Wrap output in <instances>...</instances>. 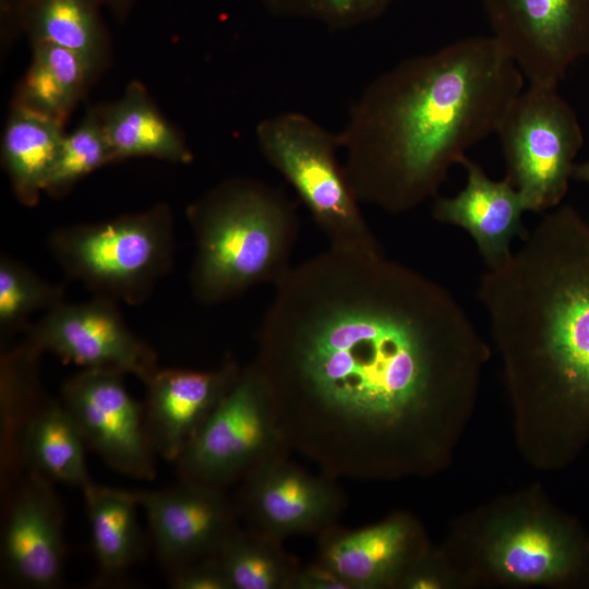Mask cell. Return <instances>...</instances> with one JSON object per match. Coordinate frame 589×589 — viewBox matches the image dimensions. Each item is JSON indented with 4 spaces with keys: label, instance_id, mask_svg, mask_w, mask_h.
Listing matches in <instances>:
<instances>
[{
    "label": "cell",
    "instance_id": "1",
    "mask_svg": "<svg viewBox=\"0 0 589 589\" xmlns=\"http://www.w3.org/2000/svg\"><path fill=\"white\" fill-rule=\"evenodd\" d=\"M252 363L291 450L334 479L384 472L481 342L443 285L382 249L329 247L275 286Z\"/></svg>",
    "mask_w": 589,
    "mask_h": 589
},
{
    "label": "cell",
    "instance_id": "2",
    "mask_svg": "<svg viewBox=\"0 0 589 589\" xmlns=\"http://www.w3.org/2000/svg\"><path fill=\"white\" fill-rule=\"evenodd\" d=\"M524 89L496 39L470 36L376 76L337 134L359 201L409 212L434 196L449 169L492 134Z\"/></svg>",
    "mask_w": 589,
    "mask_h": 589
},
{
    "label": "cell",
    "instance_id": "3",
    "mask_svg": "<svg viewBox=\"0 0 589 589\" xmlns=\"http://www.w3.org/2000/svg\"><path fill=\"white\" fill-rule=\"evenodd\" d=\"M478 298L514 368L589 420V224L553 208L502 266L481 277Z\"/></svg>",
    "mask_w": 589,
    "mask_h": 589
},
{
    "label": "cell",
    "instance_id": "4",
    "mask_svg": "<svg viewBox=\"0 0 589 589\" xmlns=\"http://www.w3.org/2000/svg\"><path fill=\"white\" fill-rule=\"evenodd\" d=\"M195 252L189 274L194 299L215 305L250 288L278 284L292 268L298 215L280 189L237 177L187 207Z\"/></svg>",
    "mask_w": 589,
    "mask_h": 589
},
{
    "label": "cell",
    "instance_id": "5",
    "mask_svg": "<svg viewBox=\"0 0 589 589\" xmlns=\"http://www.w3.org/2000/svg\"><path fill=\"white\" fill-rule=\"evenodd\" d=\"M171 208L163 203L112 219L52 231L48 249L64 274L130 305L144 303L175 260Z\"/></svg>",
    "mask_w": 589,
    "mask_h": 589
},
{
    "label": "cell",
    "instance_id": "6",
    "mask_svg": "<svg viewBox=\"0 0 589 589\" xmlns=\"http://www.w3.org/2000/svg\"><path fill=\"white\" fill-rule=\"evenodd\" d=\"M255 137L267 163L297 192L329 247L381 249L337 159V134L304 113L286 111L260 121Z\"/></svg>",
    "mask_w": 589,
    "mask_h": 589
},
{
    "label": "cell",
    "instance_id": "7",
    "mask_svg": "<svg viewBox=\"0 0 589 589\" xmlns=\"http://www.w3.org/2000/svg\"><path fill=\"white\" fill-rule=\"evenodd\" d=\"M496 134L505 178L519 192L526 211L557 207L584 143L578 118L557 86L529 84L512 103Z\"/></svg>",
    "mask_w": 589,
    "mask_h": 589
},
{
    "label": "cell",
    "instance_id": "8",
    "mask_svg": "<svg viewBox=\"0 0 589 589\" xmlns=\"http://www.w3.org/2000/svg\"><path fill=\"white\" fill-rule=\"evenodd\" d=\"M290 453L268 389L251 362L176 465L179 478L225 490Z\"/></svg>",
    "mask_w": 589,
    "mask_h": 589
},
{
    "label": "cell",
    "instance_id": "9",
    "mask_svg": "<svg viewBox=\"0 0 589 589\" xmlns=\"http://www.w3.org/2000/svg\"><path fill=\"white\" fill-rule=\"evenodd\" d=\"M492 36L529 84L557 86L589 56V0H480Z\"/></svg>",
    "mask_w": 589,
    "mask_h": 589
},
{
    "label": "cell",
    "instance_id": "10",
    "mask_svg": "<svg viewBox=\"0 0 589 589\" xmlns=\"http://www.w3.org/2000/svg\"><path fill=\"white\" fill-rule=\"evenodd\" d=\"M117 303L100 296L63 301L29 326L26 339L64 363L113 369L146 383L158 369L156 352L129 328Z\"/></svg>",
    "mask_w": 589,
    "mask_h": 589
},
{
    "label": "cell",
    "instance_id": "11",
    "mask_svg": "<svg viewBox=\"0 0 589 589\" xmlns=\"http://www.w3.org/2000/svg\"><path fill=\"white\" fill-rule=\"evenodd\" d=\"M113 369H83L62 385V402L86 445L123 474L155 477V452L144 424V405L129 393Z\"/></svg>",
    "mask_w": 589,
    "mask_h": 589
},
{
    "label": "cell",
    "instance_id": "12",
    "mask_svg": "<svg viewBox=\"0 0 589 589\" xmlns=\"http://www.w3.org/2000/svg\"><path fill=\"white\" fill-rule=\"evenodd\" d=\"M235 504L247 527L285 541L316 537L336 525L347 502L337 479L312 473L285 456L248 473Z\"/></svg>",
    "mask_w": 589,
    "mask_h": 589
},
{
    "label": "cell",
    "instance_id": "13",
    "mask_svg": "<svg viewBox=\"0 0 589 589\" xmlns=\"http://www.w3.org/2000/svg\"><path fill=\"white\" fill-rule=\"evenodd\" d=\"M160 563L171 570L217 554L238 527L236 504L216 489L179 478L169 488L134 492Z\"/></svg>",
    "mask_w": 589,
    "mask_h": 589
},
{
    "label": "cell",
    "instance_id": "14",
    "mask_svg": "<svg viewBox=\"0 0 589 589\" xmlns=\"http://www.w3.org/2000/svg\"><path fill=\"white\" fill-rule=\"evenodd\" d=\"M64 556L63 512L52 481L28 470L13 493L4 519V576L24 588H56L62 580Z\"/></svg>",
    "mask_w": 589,
    "mask_h": 589
},
{
    "label": "cell",
    "instance_id": "15",
    "mask_svg": "<svg viewBox=\"0 0 589 589\" xmlns=\"http://www.w3.org/2000/svg\"><path fill=\"white\" fill-rule=\"evenodd\" d=\"M241 370L232 356L206 371L158 368L144 383V424L154 452L176 464Z\"/></svg>",
    "mask_w": 589,
    "mask_h": 589
},
{
    "label": "cell",
    "instance_id": "16",
    "mask_svg": "<svg viewBox=\"0 0 589 589\" xmlns=\"http://www.w3.org/2000/svg\"><path fill=\"white\" fill-rule=\"evenodd\" d=\"M416 536L412 522L401 515L359 529L336 524L316 536L315 561L349 589L389 587L419 558L413 557Z\"/></svg>",
    "mask_w": 589,
    "mask_h": 589
},
{
    "label": "cell",
    "instance_id": "17",
    "mask_svg": "<svg viewBox=\"0 0 589 589\" xmlns=\"http://www.w3.org/2000/svg\"><path fill=\"white\" fill-rule=\"evenodd\" d=\"M460 165L466 170V185L452 197H437L432 216L440 223L458 226L473 239L488 269L505 264L513 252L515 238L522 241L529 231L522 223L527 212L516 188L504 178L494 180L467 156Z\"/></svg>",
    "mask_w": 589,
    "mask_h": 589
},
{
    "label": "cell",
    "instance_id": "18",
    "mask_svg": "<svg viewBox=\"0 0 589 589\" xmlns=\"http://www.w3.org/2000/svg\"><path fill=\"white\" fill-rule=\"evenodd\" d=\"M491 567L507 580L539 584L565 580L585 567L586 544L565 525L519 519L495 531L488 545Z\"/></svg>",
    "mask_w": 589,
    "mask_h": 589
},
{
    "label": "cell",
    "instance_id": "19",
    "mask_svg": "<svg viewBox=\"0 0 589 589\" xmlns=\"http://www.w3.org/2000/svg\"><path fill=\"white\" fill-rule=\"evenodd\" d=\"M85 446L63 402L41 398L20 430L15 460L51 481L82 491L93 482L86 467Z\"/></svg>",
    "mask_w": 589,
    "mask_h": 589
},
{
    "label": "cell",
    "instance_id": "20",
    "mask_svg": "<svg viewBox=\"0 0 589 589\" xmlns=\"http://www.w3.org/2000/svg\"><path fill=\"white\" fill-rule=\"evenodd\" d=\"M100 110L117 161L153 157L187 165L193 160L185 140L161 115L142 83L131 82L118 100L101 106Z\"/></svg>",
    "mask_w": 589,
    "mask_h": 589
},
{
    "label": "cell",
    "instance_id": "21",
    "mask_svg": "<svg viewBox=\"0 0 589 589\" xmlns=\"http://www.w3.org/2000/svg\"><path fill=\"white\" fill-rule=\"evenodd\" d=\"M63 122L14 104L7 121L1 157L16 199L38 203L58 159L65 133Z\"/></svg>",
    "mask_w": 589,
    "mask_h": 589
},
{
    "label": "cell",
    "instance_id": "22",
    "mask_svg": "<svg viewBox=\"0 0 589 589\" xmlns=\"http://www.w3.org/2000/svg\"><path fill=\"white\" fill-rule=\"evenodd\" d=\"M98 580H117L143 553L134 492L91 482L82 490Z\"/></svg>",
    "mask_w": 589,
    "mask_h": 589
},
{
    "label": "cell",
    "instance_id": "23",
    "mask_svg": "<svg viewBox=\"0 0 589 589\" xmlns=\"http://www.w3.org/2000/svg\"><path fill=\"white\" fill-rule=\"evenodd\" d=\"M32 48V61L14 104L63 122L98 68L62 47L34 43Z\"/></svg>",
    "mask_w": 589,
    "mask_h": 589
},
{
    "label": "cell",
    "instance_id": "24",
    "mask_svg": "<svg viewBox=\"0 0 589 589\" xmlns=\"http://www.w3.org/2000/svg\"><path fill=\"white\" fill-rule=\"evenodd\" d=\"M101 0H25L21 22L31 43L74 51L97 68L106 53V37L98 12Z\"/></svg>",
    "mask_w": 589,
    "mask_h": 589
},
{
    "label": "cell",
    "instance_id": "25",
    "mask_svg": "<svg viewBox=\"0 0 589 589\" xmlns=\"http://www.w3.org/2000/svg\"><path fill=\"white\" fill-rule=\"evenodd\" d=\"M231 589H290L300 562L277 540L237 527L216 554Z\"/></svg>",
    "mask_w": 589,
    "mask_h": 589
},
{
    "label": "cell",
    "instance_id": "26",
    "mask_svg": "<svg viewBox=\"0 0 589 589\" xmlns=\"http://www.w3.org/2000/svg\"><path fill=\"white\" fill-rule=\"evenodd\" d=\"M41 352L27 339L1 357L2 464L16 465L15 444L26 418L40 401L37 363Z\"/></svg>",
    "mask_w": 589,
    "mask_h": 589
},
{
    "label": "cell",
    "instance_id": "27",
    "mask_svg": "<svg viewBox=\"0 0 589 589\" xmlns=\"http://www.w3.org/2000/svg\"><path fill=\"white\" fill-rule=\"evenodd\" d=\"M64 288L38 276L21 262L0 257V337L5 341L29 328L28 320L64 301Z\"/></svg>",
    "mask_w": 589,
    "mask_h": 589
},
{
    "label": "cell",
    "instance_id": "28",
    "mask_svg": "<svg viewBox=\"0 0 589 589\" xmlns=\"http://www.w3.org/2000/svg\"><path fill=\"white\" fill-rule=\"evenodd\" d=\"M117 161L107 141L100 107L91 108L62 141L58 159L44 192L60 197L94 170Z\"/></svg>",
    "mask_w": 589,
    "mask_h": 589
},
{
    "label": "cell",
    "instance_id": "29",
    "mask_svg": "<svg viewBox=\"0 0 589 589\" xmlns=\"http://www.w3.org/2000/svg\"><path fill=\"white\" fill-rule=\"evenodd\" d=\"M277 15L318 21L348 28L381 16L395 0H260Z\"/></svg>",
    "mask_w": 589,
    "mask_h": 589
},
{
    "label": "cell",
    "instance_id": "30",
    "mask_svg": "<svg viewBox=\"0 0 589 589\" xmlns=\"http://www.w3.org/2000/svg\"><path fill=\"white\" fill-rule=\"evenodd\" d=\"M169 585L176 589H231L225 568L216 554L169 570Z\"/></svg>",
    "mask_w": 589,
    "mask_h": 589
},
{
    "label": "cell",
    "instance_id": "31",
    "mask_svg": "<svg viewBox=\"0 0 589 589\" xmlns=\"http://www.w3.org/2000/svg\"><path fill=\"white\" fill-rule=\"evenodd\" d=\"M290 589H349L348 585L315 560L300 565Z\"/></svg>",
    "mask_w": 589,
    "mask_h": 589
},
{
    "label": "cell",
    "instance_id": "32",
    "mask_svg": "<svg viewBox=\"0 0 589 589\" xmlns=\"http://www.w3.org/2000/svg\"><path fill=\"white\" fill-rule=\"evenodd\" d=\"M572 179L589 184V159L580 164H575Z\"/></svg>",
    "mask_w": 589,
    "mask_h": 589
},
{
    "label": "cell",
    "instance_id": "33",
    "mask_svg": "<svg viewBox=\"0 0 589 589\" xmlns=\"http://www.w3.org/2000/svg\"><path fill=\"white\" fill-rule=\"evenodd\" d=\"M106 2L117 15H123L133 0H101Z\"/></svg>",
    "mask_w": 589,
    "mask_h": 589
}]
</instances>
